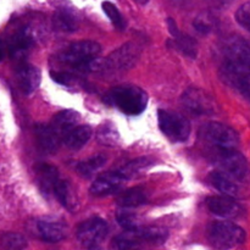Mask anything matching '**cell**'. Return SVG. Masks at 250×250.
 Listing matches in <instances>:
<instances>
[{
    "mask_svg": "<svg viewBox=\"0 0 250 250\" xmlns=\"http://www.w3.org/2000/svg\"><path fill=\"white\" fill-rule=\"evenodd\" d=\"M102 53V46L93 41H80L70 44L67 49L61 54V60L82 71L95 70L98 58Z\"/></svg>",
    "mask_w": 250,
    "mask_h": 250,
    "instance_id": "cell-2",
    "label": "cell"
},
{
    "mask_svg": "<svg viewBox=\"0 0 250 250\" xmlns=\"http://www.w3.org/2000/svg\"><path fill=\"white\" fill-rule=\"evenodd\" d=\"M236 21L239 26L250 32V1L244 2L236 11Z\"/></svg>",
    "mask_w": 250,
    "mask_h": 250,
    "instance_id": "cell-34",
    "label": "cell"
},
{
    "mask_svg": "<svg viewBox=\"0 0 250 250\" xmlns=\"http://www.w3.org/2000/svg\"><path fill=\"white\" fill-rule=\"evenodd\" d=\"M106 163V158L103 155L93 156V158L87 159L84 161H81L77 165V171L83 176V177H90L94 175L97 171H99Z\"/></svg>",
    "mask_w": 250,
    "mask_h": 250,
    "instance_id": "cell-30",
    "label": "cell"
},
{
    "mask_svg": "<svg viewBox=\"0 0 250 250\" xmlns=\"http://www.w3.org/2000/svg\"><path fill=\"white\" fill-rule=\"evenodd\" d=\"M125 181L126 180L117 171L116 172H107L94 181V183L90 187V193L95 197L114 194L121 189Z\"/></svg>",
    "mask_w": 250,
    "mask_h": 250,
    "instance_id": "cell-14",
    "label": "cell"
},
{
    "mask_svg": "<svg viewBox=\"0 0 250 250\" xmlns=\"http://www.w3.org/2000/svg\"><path fill=\"white\" fill-rule=\"evenodd\" d=\"M158 120L161 132L171 141L185 142L189 138L190 124L182 115L166 110H159Z\"/></svg>",
    "mask_w": 250,
    "mask_h": 250,
    "instance_id": "cell-7",
    "label": "cell"
},
{
    "mask_svg": "<svg viewBox=\"0 0 250 250\" xmlns=\"http://www.w3.org/2000/svg\"><path fill=\"white\" fill-rule=\"evenodd\" d=\"M221 80L250 100V68L227 60L220 70Z\"/></svg>",
    "mask_w": 250,
    "mask_h": 250,
    "instance_id": "cell-8",
    "label": "cell"
},
{
    "mask_svg": "<svg viewBox=\"0 0 250 250\" xmlns=\"http://www.w3.org/2000/svg\"><path fill=\"white\" fill-rule=\"evenodd\" d=\"M34 43V36L29 27L19 29L10 42V48L14 54H20L31 48Z\"/></svg>",
    "mask_w": 250,
    "mask_h": 250,
    "instance_id": "cell-25",
    "label": "cell"
},
{
    "mask_svg": "<svg viewBox=\"0 0 250 250\" xmlns=\"http://www.w3.org/2000/svg\"><path fill=\"white\" fill-rule=\"evenodd\" d=\"M153 164V161L148 158H139L136 159V160L129 161L127 165H125L124 167L120 168L117 172L125 178V180H129V178L136 177L138 173H141L142 171L146 170L149 166Z\"/></svg>",
    "mask_w": 250,
    "mask_h": 250,
    "instance_id": "cell-29",
    "label": "cell"
},
{
    "mask_svg": "<svg viewBox=\"0 0 250 250\" xmlns=\"http://www.w3.org/2000/svg\"><path fill=\"white\" fill-rule=\"evenodd\" d=\"M138 229V227H137ZM131 229V231H125L124 233L119 234L114 239V247L116 250H142L143 244L146 242L139 236L138 231Z\"/></svg>",
    "mask_w": 250,
    "mask_h": 250,
    "instance_id": "cell-22",
    "label": "cell"
},
{
    "mask_svg": "<svg viewBox=\"0 0 250 250\" xmlns=\"http://www.w3.org/2000/svg\"><path fill=\"white\" fill-rule=\"evenodd\" d=\"M137 2H138V4H141V5H146V2L149 1V0H136Z\"/></svg>",
    "mask_w": 250,
    "mask_h": 250,
    "instance_id": "cell-39",
    "label": "cell"
},
{
    "mask_svg": "<svg viewBox=\"0 0 250 250\" xmlns=\"http://www.w3.org/2000/svg\"><path fill=\"white\" fill-rule=\"evenodd\" d=\"M37 234L43 241L55 243L62 241L67 234V225L59 217L45 216L36 221Z\"/></svg>",
    "mask_w": 250,
    "mask_h": 250,
    "instance_id": "cell-11",
    "label": "cell"
},
{
    "mask_svg": "<svg viewBox=\"0 0 250 250\" xmlns=\"http://www.w3.org/2000/svg\"><path fill=\"white\" fill-rule=\"evenodd\" d=\"M42 73L38 67L33 65H22L17 71V82L24 94H31L39 87Z\"/></svg>",
    "mask_w": 250,
    "mask_h": 250,
    "instance_id": "cell-15",
    "label": "cell"
},
{
    "mask_svg": "<svg viewBox=\"0 0 250 250\" xmlns=\"http://www.w3.org/2000/svg\"><path fill=\"white\" fill-rule=\"evenodd\" d=\"M181 102L187 111L197 116L214 114L216 109L211 95L199 88H188L181 97Z\"/></svg>",
    "mask_w": 250,
    "mask_h": 250,
    "instance_id": "cell-9",
    "label": "cell"
},
{
    "mask_svg": "<svg viewBox=\"0 0 250 250\" xmlns=\"http://www.w3.org/2000/svg\"><path fill=\"white\" fill-rule=\"evenodd\" d=\"M210 158L215 165L226 175L234 180H243L248 175V163L236 148H217L210 153Z\"/></svg>",
    "mask_w": 250,
    "mask_h": 250,
    "instance_id": "cell-3",
    "label": "cell"
},
{
    "mask_svg": "<svg viewBox=\"0 0 250 250\" xmlns=\"http://www.w3.org/2000/svg\"><path fill=\"white\" fill-rule=\"evenodd\" d=\"M214 2H216V4L219 5H227L229 4L231 1H233V0H212Z\"/></svg>",
    "mask_w": 250,
    "mask_h": 250,
    "instance_id": "cell-38",
    "label": "cell"
},
{
    "mask_svg": "<svg viewBox=\"0 0 250 250\" xmlns=\"http://www.w3.org/2000/svg\"><path fill=\"white\" fill-rule=\"evenodd\" d=\"M117 221L119 224L124 227L126 231H131V229H136L137 227V221H136V216L133 214L128 211H120L117 214Z\"/></svg>",
    "mask_w": 250,
    "mask_h": 250,
    "instance_id": "cell-35",
    "label": "cell"
},
{
    "mask_svg": "<svg viewBox=\"0 0 250 250\" xmlns=\"http://www.w3.org/2000/svg\"><path fill=\"white\" fill-rule=\"evenodd\" d=\"M142 54L141 46L133 42L124 44L104 60L102 70L109 73H121L131 70Z\"/></svg>",
    "mask_w": 250,
    "mask_h": 250,
    "instance_id": "cell-5",
    "label": "cell"
},
{
    "mask_svg": "<svg viewBox=\"0 0 250 250\" xmlns=\"http://www.w3.org/2000/svg\"><path fill=\"white\" fill-rule=\"evenodd\" d=\"M36 177L41 190L45 194H53L54 187L59 181V173L54 166L48 164H38L34 167Z\"/></svg>",
    "mask_w": 250,
    "mask_h": 250,
    "instance_id": "cell-19",
    "label": "cell"
},
{
    "mask_svg": "<svg viewBox=\"0 0 250 250\" xmlns=\"http://www.w3.org/2000/svg\"><path fill=\"white\" fill-rule=\"evenodd\" d=\"M106 233V221L100 219V217H92V219H88L85 221H83L77 227L76 236H77L78 242L83 247L93 248V247H97L105 238Z\"/></svg>",
    "mask_w": 250,
    "mask_h": 250,
    "instance_id": "cell-10",
    "label": "cell"
},
{
    "mask_svg": "<svg viewBox=\"0 0 250 250\" xmlns=\"http://www.w3.org/2000/svg\"><path fill=\"white\" fill-rule=\"evenodd\" d=\"M53 194H55V197L58 198L61 205L63 208H66V209L73 211L76 209V207H77V200H76L75 194H73L72 188H71V186L66 181L59 178L55 187H54Z\"/></svg>",
    "mask_w": 250,
    "mask_h": 250,
    "instance_id": "cell-24",
    "label": "cell"
},
{
    "mask_svg": "<svg viewBox=\"0 0 250 250\" xmlns=\"http://www.w3.org/2000/svg\"><path fill=\"white\" fill-rule=\"evenodd\" d=\"M53 78L58 83H61V84H68L71 81V76L67 75V73H59V72H53Z\"/></svg>",
    "mask_w": 250,
    "mask_h": 250,
    "instance_id": "cell-36",
    "label": "cell"
},
{
    "mask_svg": "<svg viewBox=\"0 0 250 250\" xmlns=\"http://www.w3.org/2000/svg\"><path fill=\"white\" fill-rule=\"evenodd\" d=\"M227 60L250 68V38L233 37L225 45Z\"/></svg>",
    "mask_w": 250,
    "mask_h": 250,
    "instance_id": "cell-13",
    "label": "cell"
},
{
    "mask_svg": "<svg viewBox=\"0 0 250 250\" xmlns=\"http://www.w3.org/2000/svg\"><path fill=\"white\" fill-rule=\"evenodd\" d=\"M5 56V46H4V43H2V41L0 39V61L4 59Z\"/></svg>",
    "mask_w": 250,
    "mask_h": 250,
    "instance_id": "cell-37",
    "label": "cell"
},
{
    "mask_svg": "<svg viewBox=\"0 0 250 250\" xmlns=\"http://www.w3.org/2000/svg\"><path fill=\"white\" fill-rule=\"evenodd\" d=\"M193 26L199 33L208 34L214 29V19L209 14H200L193 22Z\"/></svg>",
    "mask_w": 250,
    "mask_h": 250,
    "instance_id": "cell-33",
    "label": "cell"
},
{
    "mask_svg": "<svg viewBox=\"0 0 250 250\" xmlns=\"http://www.w3.org/2000/svg\"><path fill=\"white\" fill-rule=\"evenodd\" d=\"M103 10H104V12L106 14V16L109 17V20L112 22V24H114L116 28L125 29L124 19H122L119 9H117V7L112 4V2H110V1L103 2Z\"/></svg>",
    "mask_w": 250,
    "mask_h": 250,
    "instance_id": "cell-32",
    "label": "cell"
},
{
    "mask_svg": "<svg viewBox=\"0 0 250 250\" xmlns=\"http://www.w3.org/2000/svg\"><path fill=\"white\" fill-rule=\"evenodd\" d=\"M208 237L211 244L220 249H231L244 243L247 234L233 222L216 221L208 227Z\"/></svg>",
    "mask_w": 250,
    "mask_h": 250,
    "instance_id": "cell-4",
    "label": "cell"
},
{
    "mask_svg": "<svg viewBox=\"0 0 250 250\" xmlns=\"http://www.w3.org/2000/svg\"><path fill=\"white\" fill-rule=\"evenodd\" d=\"M109 98L115 106L127 115H141L148 105V95L142 88L132 84H122L112 88Z\"/></svg>",
    "mask_w": 250,
    "mask_h": 250,
    "instance_id": "cell-1",
    "label": "cell"
},
{
    "mask_svg": "<svg viewBox=\"0 0 250 250\" xmlns=\"http://www.w3.org/2000/svg\"><path fill=\"white\" fill-rule=\"evenodd\" d=\"M199 136L208 143L217 148H236L239 144V136L232 127L220 122H208L199 129Z\"/></svg>",
    "mask_w": 250,
    "mask_h": 250,
    "instance_id": "cell-6",
    "label": "cell"
},
{
    "mask_svg": "<svg viewBox=\"0 0 250 250\" xmlns=\"http://www.w3.org/2000/svg\"><path fill=\"white\" fill-rule=\"evenodd\" d=\"M89 249H90V250H102L98 246H97V247H93V248H89Z\"/></svg>",
    "mask_w": 250,
    "mask_h": 250,
    "instance_id": "cell-40",
    "label": "cell"
},
{
    "mask_svg": "<svg viewBox=\"0 0 250 250\" xmlns=\"http://www.w3.org/2000/svg\"><path fill=\"white\" fill-rule=\"evenodd\" d=\"M36 137L42 151H44L46 154H53L58 150L61 138L56 134V132L54 131L50 125H37Z\"/></svg>",
    "mask_w": 250,
    "mask_h": 250,
    "instance_id": "cell-16",
    "label": "cell"
},
{
    "mask_svg": "<svg viewBox=\"0 0 250 250\" xmlns=\"http://www.w3.org/2000/svg\"><path fill=\"white\" fill-rule=\"evenodd\" d=\"M0 246L4 250H24L27 248V241L22 234L6 232L0 236Z\"/></svg>",
    "mask_w": 250,
    "mask_h": 250,
    "instance_id": "cell-31",
    "label": "cell"
},
{
    "mask_svg": "<svg viewBox=\"0 0 250 250\" xmlns=\"http://www.w3.org/2000/svg\"><path fill=\"white\" fill-rule=\"evenodd\" d=\"M146 203V194L142 188H131L125 190L124 193L117 197V204L120 207L128 209V208H137Z\"/></svg>",
    "mask_w": 250,
    "mask_h": 250,
    "instance_id": "cell-27",
    "label": "cell"
},
{
    "mask_svg": "<svg viewBox=\"0 0 250 250\" xmlns=\"http://www.w3.org/2000/svg\"><path fill=\"white\" fill-rule=\"evenodd\" d=\"M97 139L99 143L104 144V146H116L120 141L119 129L111 121L103 122L97 129Z\"/></svg>",
    "mask_w": 250,
    "mask_h": 250,
    "instance_id": "cell-26",
    "label": "cell"
},
{
    "mask_svg": "<svg viewBox=\"0 0 250 250\" xmlns=\"http://www.w3.org/2000/svg\"><path fill=\"white\" fill-rule=\"evenodd\" d=\"M207 207L214 215H217L224 219H233L241 215L242 208L229 195H214L207 199Z\"/></svg>",
    "mask_w": 250,
    "mask_h": 250,
    "instance_id": "cell-12",
    "label": "cell"
},
{
    "mask_svg": "<svg viewBox=\"0 0 250 250\" xmlns=\"http://www.w3.org/2000/svg\"><path fill=\"white\" fill-rule=\"evenodd\" d=\"M53 23L61 32H75L78 28L77 16L68 9H58L53 16Z\"/></svg>",
    "mask_w": 250,
    "mask_h": 250,
    "instance_id": "cell-23",
    "label": "cell"
},
{
    "mask_svg": "<svg viewBox=\"0 0 250 250\" xmlns=\"http://www.w3.org/2000/svg\"><path fill=\"white\" fill-rule=\"evenodd\" d=\"M209 182L212 187L216 188L222 194L236 197L238 194V185L237 180L232 178L231 176L226 175L222 171H214L209 175Z\"/></svg>",
    "mask_w": 250,
    "mask_h": 250,
    "instance_id": "cell-20",
    "label": "cell"
},
{
    "mask_svg": "<svg viewBox=\"0 0 250 250\" xmlns=\"http://www.w3.org/2000/svg\"><path fill=\"white\" fill-rule=\"evenodd\" d=\"M168 29H170V33L172 36L173 42H175L176 49L181 51L185 55L189 56V58L194 59L197 56L198 48H197V42L193 38H190L189 36L185 33H181L178 31L177 26H176V22L172 19L167 20Z\"/></svg>",
    "mask_w": 250,
    "mask_h": 250,
    "instance_id": "cell-17",
    "label": "cell"
},
{
    "mask_svg": "<svg viewBox=\"0 0 250 250\" xmlns=\"http://www.w3.org/2000/svg\"><path fill=\"white\" fill-rule=\"evenodd\" d=\"M81 116L77 111L75 110H63V111L59 112L55 115L53 122L50 126L53 127L54 131L56 132L59 137L62 141L63 137L68 133L72 128H75L80 122Z\"/></svg>",
    "mask_w": 250,
    "mask_h": 250,
    "instance_id": "cell-18",
    "label": "cell"
},
{
    "mask_svg": "<svg viewBox=\"0 0 250 250\" xmlns=\"http://www.w3.org/2000/svg\"><path fill=\"white\" fill-rule=\"evenodd\" d=\"M137 231L146 243L154 244V246L163 244L168 236L167 231L161 227H138Z\"/></svg>",
    "mask_w": 250,
    "mask_h": 250,
    "instance_id": "cell-28",
    "label": "cell"
},
{
    "mask_svg": "<svg viewBox=\"0 0 250 250\" xmlns=\"http://www.w3.org/2000/svg\"><path fill=\"white\" fill-rule=\"evenodd\" d=\"M92 137V128L88 125H77L62 138L63 143L70 149H80L87 144Z\"/></svg>",
    "mask_w": 250,
    "mask_h": 250,
    "instance_id": "cell-21",
    "label": "cell"
}]
</instances>
